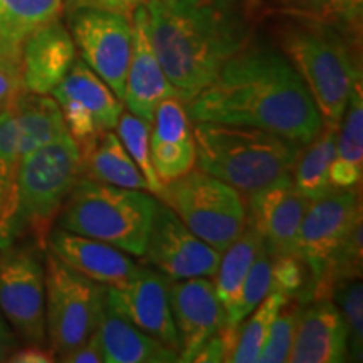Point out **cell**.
<instances>
[{
  "label": "cell",
  "mask_w": 363,
  "mask_h": 363,
  "mask_svg": "<svg viewBox=\"0 0 363 363\" xmlns=\"http://www.w3.org/2000/svg\"><path fill=\"white\" fill-rule=\"evenodd\" d=\"M190 121L252 126L308 145L323 118L305 81L283 52L249 44L189 103Z\"/></svg>",
  "instance_id": "obj_1"
},
{
  "label": "cell",
  "mask_w": 363,
  "mask_h": 363,
  "mask_svg": "<svg viewBox=\"0 0 363 363\" xmlns=\"http://www.w3.org/2000/svg\"><path fill=\"white\" fill-rule=\"evenodd\" d=\"M145 9L150 43L184 104L249 44V24L233 0H150Z\"/></svg>",
  "instance_id": "obj_2"
},
{
  "label": "cell",
  "mask_w": 363,
  "mask_h": 363,
  "mask_svg": "<svg viewBox=\"0 0 363 363\" xmlns=\"http://www.w3.org/2000/svg\"><path fill=\"white\" fill-rule=\"evenodd\" d=\"M81 175L83 155L69 133L22 158L0 216V249L29 240L45 251L62 203Z\"/></svg>",
  "instance_id": "obj_3"
},
{
  "label": "cell",
  "mask_w": 363,
  "mask_h": 363,
  "mask_svg": "<svg viewBox=\"0 0 363 363\" xmlns=\"http://www.w3.org/2000/svg\"><path fill=\"white\" fill-rule=\"evenodd\" d=\"M195 165L246 197L293 174L303 145L252 126L195 121Z\"/></svg>",
  "instance_id": "obj_4"
},
{
  "label": "cell",
  "mask_w": 363,
  "mask_h": 363,
  "mask_svg": "<svg viewBox=\"0 0 363 363\" xmlns=\"http://www.w3.org/2000/svg\"><path fill=\"white\" fill-rule=\"evenodd\" d=\"M152 195L81 175L62 203L57 227L143 257L158 206Z\"/></svg>",
  "instance_id": "obj_5"
},
{
  "label": "cell",
  "mask_w": 363,
  "mask_h": 363,
  "mask_svg": "<svg viewBox=\"0 0 363 363\" xmlns=\"http://www.w3.org/2000/svg\"><path fill=\"white\" fill-rule=\"evenodd\" d=\"M284 56L305 81L325 126L338 128L348 98L362 79L355 54L330 22L315 21L286 27Z\"/></svg>",
  "instance_id": "obj_6"
},
{
  "label": "cell",
  "mask_w": 363,
  "mask_h": 363,
  "mask_svg": "<svg viewBox=\"0 0 363 363\" xmlns=\"http://www.w3.org/2000/svg\"><path fill=\"white\" fill-rule=\"evenodd\" d=\"M158 197L197 238L220 254L247 224V206L239 190L195 167L163 185Z\"/></svg>",
  "instance_id": "obj_7"
},
{
  "label": "cell",
  "mask_w": 363,
  "mask_h": 363,
  "mask_svg": "<svg viewBox=\"0 0 363 363\" xmlns=\"http://www.w3.org/2000/svg\"><path fill=\"white\" fill-rule=\"evenodd\" d=\"M45 333L61 360L93 331L106 306V286L86 278L45 249Z\"/></svg>",
  "instance_id": "obj_8"
},
{
  "label": "cell",
  "mask_w": 363,
  "mask_h": 363,
  "mask_svg": "<svg viewBox=\"0 0 363 363\" xmlns=\"http://www.w3.org/2000/svg\"><path fill=\"white\" fill-rule=\"evenodd\" d=\"M358 219H362L360 190H331L310 202L298 238V256L310 274L306 303L331 296V264Z\"/></svg>",
  "instance_id": "obj_9"
},
{
  "label": "cell",
  "mask_w": 363,
  "mask_h": 363,
  "mask_svg": "<svg viewBox=\"0 0 363 363\" xmlns=\"http://www.w3.org/2000/svg\"><path fill=\"white\" fill-rule=\"evenodd\" d=\"M43 252L21 242L0 249V313L24 343L48 345Z\"/></svg>",
  "instance_id": "obj_10"
},
{
  "label": "cell",
  "mask_w": 363,
  "mask_h": 363,
  "mask_svg": "<svg viewBox=\"0 0 363 363\" xmlns=\"http://www.w3.org/2000/svg\"><path fill=\"white\" fill-rule=\"evenodd\" d=\"M69 29L81 59L123 101L133 43L131 19L104 9L74 4Z\"/></svg>",
  "instance_id": "obj_11"
},
{
  "label": "cell",
  "mask_w": 363,
  "mask_h": 363,
  "mask_svg": "<svg viewBox=\"0 0 363 363\" xmlns=\"http://www.w3.org/2000/svg\"><path fill=\"white\" fill-rule=\"evenodd\" d=\"M51 96L61 108L67 133L78 143L81 155L96 143L103 131L115 130L125 104L83 59H74L65 79Z\"/></svg>",
  "instance_id": "obj_12"
},
{
  "label": "cell",
  "mask_w": 363,
  "mask_h": 363,
  "mask_svg": "<svg viewBox=\"0 0 363 363\" xmlns=\"http://www.w3.org/2000/svg\"><path fill=\"white\" fill-rule=\"evenodd\" d=\"M143 257L170 281H179L214 278L220 252L197 238L167 203L158 201Z\"/></svg>",
  "instance_id": "obj_13"
},
{
  "label": "cell",
  "mask_w": 363,
  "mask_h": 363,
  "mask_svg": "<svg viewBox=\"0 0 363 363\" xmlns=\"http://www.w3.org/2000/svg\"><path fill=\"white\" fill-rule=\"evenodd\" d=\"M106 305L179 353L180 342L170 306V279L160 271L140 266L130 281L106 288Z\"/></svg>",
  "instance_id": "obj_14"
},
{
  "label": "cell",
  "mask_w": 363,
  "mask_h": 363,
  "mask_svg": "<svg viewBox=\"0 0 363 363\" xmlns=\"http://www.w3.org/2000/svg\"><path fill=\"white\" fill-rule=\"evenodd\" d=\"M310 201L296 189L293 174L247 197V222L261 235L271 257L298 254L299 227Z\"/></svg>",
  "instance_id": "obj_15"
},
{
  "label": "cell",
  "mask_w": 363,
  "mask_h": 363,
  "mask_svg": "<svg viewBox=\"0 0 363 363\" xmlns=\"http://www.w3.org/2000/svg\"><path fill=\"white\" fill-rule=\"evenodd\" d=\"M170 306L179 335V362H192L225 323V310L212 278L170 281Z\"/></svg>",
  "instance_id": "obj_16"
},
{
  "label": "cell",
  "mask_w": 363,
  "mask_h": 363,
  "mask_svg": "<svg viewBox=\"0 0 363 363\" xmlns=\"http://www.w3.org/2000/svg\"><path fill=\"white\" fill-rule=\"evenodd\" d=\"M133 43L128 72H126L123 104L130 113L152 125L155 110L163 99L179 98V93L167 78L148 35V16L145 6L131 16Z\"/></svg>",
  "instance_id": "obj_17"
},
{
  "label": "cell",
  "mask_w": 363,
  "mask_h": 363,
  "mask_svg": "<svg viewBox=\"0 0 363 363\" xmlns=\"http://www.w3.org/2000/svg\"><path fill=\"white\" fill-rule=\"evenodd\" d=\"M48 249L71 269L106 288L130 281L140 267L130 254L121 249L61 227H52L48 238Z\"/></svg>",
  "instance_id": "obj_18"
},
{
  "label": "cell",
  "mask_w": 363,
  "mask_h": 363,
  "mask_svg": "<svg viewBox=\"0 0 363 363\" xmlns=\"http://www.w3.org/2000/svg\"><path fill=\"white\" fill-rule=\"evenodd\" d=\"M74 59L76 45L66 26L59 19L48 22L30 34L22 48V89L33 94H51Z\"/></svg>",
  "instance_id": "obj_19"
},
{
  "label": "cell",
  "mask_w": 363,
  "mask_h": 363,
  "mask_svg": "<svg viewBox=\"0 0 363 363\" xmlns=\"http://www.w3.org/2000/svg\"><path fill=\"white\" fill-rule=\"evenodd\" d=\"M348 333L338 306L330 298L311 299L299 311L289 360L340 363L348 360Z\"/></svg>",
  "instance_id": "obj_20"
},
{
  "label": "cell",
  "mask_w": 363,
  "mask_h": 363,
  "mask_svg": "<svg viewBox=\"0 0 363 363\" xmlns=\"http://www.w3.org/2000/svg\"><path fill=\"white\" fill-rule=\"evenodd\" d=\"M150 155L163 185L195 167L192 121L180 98H167L158 104L150 125Z\"/></svg>",
  "instance_id": "obj_21"
},
{
  "label": "cell",
  "mask_w": 363,
  "mask_h": 363,
  "mask_svg": "<svg viewBox=\"0 0 363 363\" xmlns=\"http://www.w3.org/2000/svg\"><path fill=\"white\" fill-rule=\"evenodd\" d=\"M65 0H0V69L21 79L26 40L61 16Z\"/></svg>",
  "instance_id": "obj_22"
},
{
  "label": "cell",
  "mask_w": 363,
  "mask_h": 363,
  "mask_svg": "<svg viewBox=\"0 0 363 363\" xmlns=\"http://www.w3.org/2000/svg\"><path fill=\"white\" fill-rule=\"evenodd\" d=\"M106 363H174L179 353L138 330L128 320L104 306L98 325Z\"/></svg>",
  "instance_id": "obj_23"
},
{
  "label": "cell",
  "mask_w": 363,
  "mask_h": 363,
  "mask_svg": "<svg viewBox=\"0 0 363 363\" xmlns=\"http://www.w3.org/2000/svg\"><path fill=\"white\" fill-rule=\"evenodd\" d=\"M363 177V88L362 79L353 86L347 108L337 128V153L331 163L333 189L360 187Z\"/></svg>",
  "instance_id": "obj_24"
},
{
  "label": "cell",
  "mask_w": 363,
  "mask_h": 363,
  "mask_svg": "<svg viewBox=\"0 0 363 363\" xmlns=\"http://www.w3.org/2000/svg\"><path fill=\"white\" fill-rule=\"evenodd\" d=\"M11 106L19 130L22 158L67 133L61 108L51 94L22 91Z\"/></svg>",
  "instance_id": "obj_25"
},
{
  "label": "cell",
  "mask_w": 363,
  "mask_h": 363,
  "mask_svg": "<svg viewBox=\"0 0 363 363\" xmlns=\"http://www.w3.org/2000/svg\"><path fill=\"white\" fill-rule=\"evenodd\" d=\"M83 175L116 187L150 192L142 172L113 130L103 131L96 143L83 153Z\"/></svg>",
  "instance_id": "obj_26"
},
{
  "label": "cell",
  "mask_w": 363,
  "mask_h": 363,
  "mask_svg": "<svg viewBox=\"0 0 363 363\" xmlns=\"http://www.w3.org/2000/svg\"><path fill=\"white\" fill-rule=\"evenodd\" d=\"M337 153V128L323 126L310 143L305 145L293 170V182L308 201H316L333 189L330 180L331 163Z\"/></svg>",
  "instance_id": "obj_27"
},
{
  "label": "cell",
  "mask_w": 363,
  "mask_h": 363,
  "mask_svg": "<svg viewBox=\"0 0 363 363\" xmlns=\"http://www.w3.org/2000/svg\"><path fill=\"white\" fill-rule=\"evenodd\" d=\"M261 247V235L247 222L238 239L233 240L229 247L220 254L219 267L214 274V288L220 303L224 305V310L238 294Z\"/></svg>",
  "instance_id": "obj_28"
},
{
  "label": "cell",
  "mask_w": 363,
  "mask_h": 363,
  "mask_svg": "<svg viewBox=\"0 0 363 363\" xmlns=\"http://www.w3.org/2000/svg\"><path fill=\"white\" fill-rule=\"evenodd\" d=\"M288 296L281 291H271L267 296L259 303V306L254 310L246 321V325H240L239 338L235 343V348L230 355L233 363H256L259 358L267 333L278 316L281 308L288 303Z\"/></svg>",
  "instance_id": "obj_29"
},
{
  "label": "cell",
  "mask_w": 363,
  "mask_h": 363,
  "mask_svg": "<svg viewBox=\"0 0 363 363\" xmlns=\"http://www.w3.org/2000/svg\"><path fill=\"white\" fill-rule=\"evenodd\" d=\"M271 293V256L262 246L254 259L251 269L240 284L238 294L225 308V323L240 326L244 320L259 306V303Z\"/></svg>",
  "instance_id": "obj_30"
},
{
  "label": "cell",
  "mask_w": 363,
  "mask_h": 363,
  "mask_svg": "<svg viewBox=\"0 0 363 363\" xmlns=\"http://www.w3.org/2000/svg\"><path fill=\"white\" fill-rule=\"evenodd\" d=\"M118 136L121 143L133 158V162L142 172L148 184V190L153 195H160L163 190L162 180L158 179L155 167H153L152 155H150V125L142 118L135 116L133 113L123 111L116 125Z\"/></svg>",
  "instance_id": "obj_31"
},
{
  "label": "cell",
  "mask_w": 363,
  "mask_h": 363,
  "mask_svg": "<svg viewBox=\"0 0 363 363\" xmlns=\"http://www.w3.org/2000/svg\"><path fill=\"white\" fill-rule=\"evenodd\" d=\"M22 160L19 130L12 106L0 110V216L11 199L13 182Z\"/></svg>",
  "instance_id": "obj_32"
},
{
  "label": "cell",
  "mask_w": 363,
  "mask_h": 363,
  "mask_svg": "<svg viewBox=\"0 0 363 363\" xmlns=\"http://www.w3.org/2000/svg\"><path fill=\"white\" fill-rule=\"evenodd\" d=\"M331 296L342 313L348 333V353L353 360L363 357V289L360 279L340 281L335 284Z\"/></svg>",
  "instance_id": "obj_33"
},
{
  "label": "cell",
  "mask_w": 363,
  "mask_h": 363,
  "mask_svg": "<svg viewBox=\"0 0 363 363\" xmlns=\"http://www.w3.org/2000/svg\"><path fill=\"white\" fill-rule=\"evenodd\" d=\"M305 303L299 299L289 298L288 303L281 308L278 316L272 321L269 333L262 350L259 353L257 362L261 363H283L289 360V353H291L294 333H296V325L299 311Z\"/></svg>",
  "instance_id": "obj_34"
},
{
  "label": "cell",
  "mask_w": 363,
  "mask_h": 363,
  "mask_svg": "<svg viewBox=\"0 0 363 363\" xmlns=\"http://www.w3.org/2000/svg\"><path fill=\"white\" fill-rule=\"evenodd\" d=\"M310 274L298 254L271 257V291H281L288 298L306 303Z\"/></svg>",
  "instance_id": "obj_35"
},
{
  "label": "cell",
  "mask_w": 363,
  "mask_h": 363,
  "mask_svg": "<svg viewBox=\"0 0 363 363\" xmlns=\"http://www.w3.org/2000/svg\"><path fill=\"white\" fill-rule=\"evenodd\" d=\"M363 219H358L352 230L348 233L347 239L343 240L342 247L335 256L333 264L330 269V286L333 291L335 284L340 281L360 279L363 267Z\"/></svg>",
  "instance_id": "obj_36"
},
{
  "label": "cell",
  "mask_w": 363,
  "mask_h": 363,
  "mask_svg": "<svg viewBox=\"0 0 363 363\" xmlns=\"http://www.w3.org/2000/svg\"><path fill=\"white\" fill-rule=\"evenodd\" d=\"M240 326H230L224 323L220 330L217 331L214 337L207 340V343L195 353L194 360L197 363H219V362H230L235 343L239 338Z\"/></svg>",
  "instance_id": "obj_37"
},
{
  "label": "cell",
  "mask_w": 363,
  "mask_h": 363,
  "mask_svg": "<svg viewBox=\"0 0 363 363\" xmlns=\"http://www.w3.org/2000/svg\"><path fill=\"white\" fill-rule=\"evenodd\" d=\"M315 6L328 22L342 26L343 29L360 30L363 0H315Z\"/></svg>",
  "instance_id": "obj_38"
},
{
  "label": "cell",
  "mask_w": 363,
  "mask_h": 363,
  "mask_svg": "<svg viewBox=\"0 0 363 363\" xmlns=\"http://www.w3.org/2000/svg\"><path fill=\"white\" fill-rule=\"evenodd\" d=\"M59 362L65 363H99L104 362L103 355V345L99 340L98 331H93L88 338L84 340L79 347L71 350L67 355H65Z\"/></svg>",
  "instance_id": "obj_39"
},
{
  "label": "cell",
  "mask_w": 363,
  "mask_h": 363,
  "mask_svg": "<svg viewBox=\"0 0 363 363\" xmlns=\"http://www.w3.org/2000/svg\"><path fill=\"white\" fill-rule=\"evenodd\" d=\"M57 358L54 355L51 348L48 345H35V343H26V347H17L9 357L7 362L11 363H52Z\"/></svg>",
  "instance_id": "obj_40"
},
{
  "label": "cell",
  "mask_w": 363,
  "mask_h": 363,
  "mask_svg": "<svg viewBox=\"0 0 363 363\" xmlns=\"http://www.w3.org/2000/svg\"><path fill=\"white\" fill-rule=\"evenodd\" d=\"M150 0H76L78 6H89V7H98L104 9V11H111L121 16L131 19L133 12L138 7L147 6Z\"/></svg>",
  "instance_id": "obj_41"
},
{
  "label": "cell",
  "mask_w": 363,
  "mask_h": 363,
  "mask_svg": "<svg viewBox=\"0 0 363 363\" xmlns=\"http://www.w3.org/2000/svg\"><path fill=\"white\" fill-rule=\"evenodd\" d=\"M22 91L24 89L19 78H13L9 72L0 69V110L9 106Z\"/></svg>",
  "instance_id": "obj_42"
},
{
  "label": "cell",
  "mask_w": 363,
  "mask_h": 363,
  "mask_svg": "<svg viewBox=\"0 0 363 363\" xmlns=\"http://www.w3.org/2000/svg\"><path fill=\"white\" fill-rule=\"evenodd\" d=\"M17 347H19V338H17L16 331L0 313V363L7 362Z\"/></svg>",
  "instance_id": "obj_43"
}]
</instances>
